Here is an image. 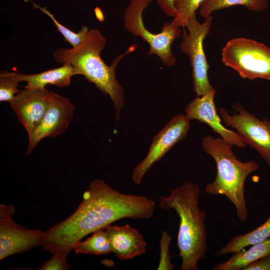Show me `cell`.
Returning <instances> with one entry per match:
<instances>
[{"mask_svg": "<svg viewBox=\"0 0 270 270\" xmlns=\"http://www.w3.org/2000/svg\"><path fill=\"white\" fill-rule=\"evenodd\" d=\"M155 206V202L146 196L124 194L102 179L94 180L77 209L45 232L40 246L52 254L59 252L68 256L86 235L122 218H150Z\"/></svg>", "mask_w": 270, "mask_h": 270, "instance_id": "6da1fadb", "label": "cell"}, {"mask_svg": "<svg viewBox=\"0 0 270 270\" xmlns=\"http://www.w3.org/2000/svg\"><path fill=\"white\" fill-rule=\"evenodd\" d=\"M152 0H130L124 10V24L126 30L136 36L141 37L148 43L149 54H156L166 66H172L176 59L172 50V42L182 34L179 26L171 22L165 23L161 32L153 34L144 25L143 13Z\"/></svg>", "mask_w": 270, "mask_h": 270, "instance_id": "5b68a950", "label": "cell"}, {"mask_svg": "<svg viewBox=\"0 0 270 270\" xmlns=\"http://www.w3.org/2000/svg\"><path fill=\"white\" fill-rule=\"evenodd\" d=\"M200 190L198 184L186 181L172 188L168 196L156 198L159 207L174 210L178 214L179 227L177 238L181 270H198V262L208 250L206 212L200 206Z\"/></svg>", "mask_w": 270, "mask_h": 270, "instance_id": "7a4b0ae2", "label": "cell"}, {"mask_svg": "<svg viewBox=\"0 0 270 270\" xmlns=\"http://www.w3.org/2000/svg\"><path fill=\"white\" fill-rule=\"evenodd\" d=\"M222 60L242 78L270 80V48L252 39L237 38L226 42Z\"/></svg>", "mask_w": 270, "mask_h": 270, "instance_id": "8992f818", "label": "cell"}, {"mask_svg": "<svg viewBox=\"0 0 270 270\" xmlns=\"http://www.w3.org/2000/svg\"><path fill=\"white\" fill-rule=\"evenodd\" d=\"M172 240V236L166 230L162 232L160 241V258L158 270H172L175 268L171 262V255L169 247Z\"/></svg>", "mask_w": 270, "mask_h": 270, "instance_id": "603a6c76", "label": "cell"}, {"mask_svg": "<svg viewBox=\"0 0 270 270\" xmlns=\"http://www.w3.org/2000/svg\"><path fill=\"white\" fill-rule=\"evenodd\" d=\"M76 254H106L112 252L110 242L105 229L93 232L86 240L76 242L73 246Z\"/></svg>", "mask_w": 270, "mask_h": 270, "instance_id": "d6986e66", "label": "cell"}, {"mask_svg": "<svg viewBox=\"0 0 270 270\" xmlns=\"http://www.w3.org/2000/svg\"><path fill=\"white\" fill-rule=\"evenodd\" d=\"M212 23V16L204 18L202 23L194 16L182 28V42L179 48L190 60L194 90L197 96H202L216 90L208 80L210 66L204 49V41L210 32Z\"/></svg>", "mask_w": 270, "mask_h": 270, "instance_id": "52a82bcc", "label": "cell"}, {"mask_svg": "<svg viewBox=\"0 0 270 270\" xmlns=\"http://www.w3.org/2000/svg\"><path fill=\"white\" fill-rule=\"evenodd\" d=\"M190 120L186 114H178L154 137L147 156L133 170L132 180L136 184H140L152 164L186 136Z\"/></svg>", "mask_w": 270, "mask_h": 270, "instance_id": "30bf717a", "label": "cell"}, {"mask_svg": "<svg viewBox=\"0 0 270 270\" xmlns=\"http://www.w3.org/2000/svg\"><path fill=\"white\" fill-rule=\"evenodd\" d=\"M14 204L0 206V260L40 246L44 232L30 230L16 222Z\"/></svg>", "mask_w": 270, "mask_h": 270, "instance_id": "9c48e42d", "label": "cell"}, {"mask_svg": "<svg viewBox=\"0 0 270 270\" xmlns=\"http://www.w3.org/2000/svg\"><path fill=\"white\" fill-rule=\"evenodd\" d=\"M80 74L78 70L69 63H64L60 67L40 73L24 74H22V82H26V88H42L48 84L64 88L70 84L72 77Z\"/></svg>", "mask_w": 270, "mask_h": 270, "instance_id": "9a60e30c", "label": "cell"}, {"mask_svg": "<svg viewBox=\"0 0 270 270\" xmlns=\"http://www.w3.org/2000/svg\"><path fill=\"white\" fill-rule=\"evenodd\" d=\"M52 92L45 88H26L9 102L28 138L40 125L52 100Z\"/></svg>", "mask_w": 270, "mask_h": 270, "instance_id": "8fae6325", "label": "cell"}, {"mask_svg": "<svg viewBox=\"0 0 270 270\" xmlns=\"http://www.w3.org/2000/svg\"><path fill=\"white\" fill-rule=\"evenodd\" d=\"M106 44V38L98 30H88L84 40L76 47L60 48L53 54L59 63H69L77 68L90 82L94 84L104 94L108 95L116 110L117 121L124 103V93L116 76V70L120 60L133 52L137 46L132 45L108 66L102 59L100 53Z\"/></svg>", "mask_w": 270, "mask_h": 270, "instance_id": "3957f363", "label": "cell"}, {"mask_svg": "<svg viewBox=\"0 0 270 270\" xmlns=\"http://www.w3.org/2000/svg\"><path fill=\"white\" fill-rule=\"evenodd\" d=\"M268 4L267 0H204L198 12L206 18L215 11L236 6H242L255 12H263L266 8Z\"/></svg>", "mask_w": 270, "mask_h": 270, "instance_id": "ac0fdd59", "label": "cell"}, {"mask_svg": "<svg viewBox=\"0 0 270 270\" xmlns=\"http://www.w3.org/2000/svg\"><path fill=\"white\" fill-rule=\"evenodd\" d=\"M204 150L214 160L216 174L214 180L205 186V192L226 196L234 205L238 218L242 222L248 217L244 196L246 178L258 168L259 163L254 160L242 162L234 154L233 146L222 138L208 135L202 142Z\"/></svg>", "mask_w": 270, "mask_h": 270, "instance_id": "277c9868", "label": "cell"}, {"mask_svg": "<svg viewBox=\"0 0 270 270\" xmlns=\"http://www.w3.org/2000/svg\"><path fill=\"white\" fill-rule=\"evenodd\" d=\"M67 256L62 252H55L52 257L38 268V270H68L71 266L66 261Z\"/></svg>", "mask_w": 270, "mask_h": 270, "instance_id": "cb8c5ba5", "label": "cell"}, {"mask_svg": "<svg viewBox=\"0 0 270 270\" xmlns=\"http://www.w3.org/2000/svg\"><path fill=\"white\" fill-rule=\"evenodd\" d=\"M105 230L110 242L112 252L120 260H127L146 252L147 243L142 236L130 225H110Z\"/></svg>", "mask_w": 270, "mask_h": 270, "instance_id": "5bb4252c", "label": "cell"}, {"mask_svg": "<svg viewBox=\"0 0 270 270\" xmlns=\"http://www.w3.org/2000/svg\"><path fill=\"white\" fill-rule=\"evenodd\" d=\"M270 238V215L262 225L251 232L236 236L219 250L216 256L235 253L248 246H252Z\"/></svg>", "mask_w": 270, "mask_h": 270, "instance_id": "e0dca14e", "label": "cell"}, {"mask_svg": "<svg viewBox=\"0 0 270 270\" xmlns=\"http://www.w3.org/2000/svg\"><path fill=\"white\" fill-rule=\"evenodd\" d=\"M232 108V115L224 108L220 113L224 124L236 129L244 142L254 148L265 160L270 172V119L260 120L246 111L239 103Z\"/></svg>", "mask_w": 270, "mask_h": 270, "instance_id": "ba28073f", "label": "cell"}, {"mask_svg": "<svg viewBox=\"0 0 270 270\" xmlns=\"http://www.w3.org/2000/svg\"><path fill=\"white\" fill-rule=\"evenodd\" d=\"M204 0H174V5L176 14L171 23L179 27H185L188 20L196 16L198 10Z\"/></svg>", "mask_w": 270, "mask_h": 270, "instance_id": "ffe728a7", "label": "cell"}, {"mask_svg": "<svg viewBox=\"0 0 270 270\" xmlns=\"http://www.w3.org/2000/svg\"><path fill=\"white\" fill-rule=\"evenodd\" d=\"M244 270H270V253L250 264Z\"/></svg>", "mask_w": 270, "mask_h": 270, "instance_id": "d4e9b609", "label": "cell"}, {"mask_svg": "<svg viewBox=\"0 0 270 270\" xmlns=\"http://www.w3.org/2000/svg\"><path fill=\"white\" fill-rule=\"evenodd\" d=\"M75 110L68 98L52 92L50 104L42 122L28 138L26 155L30 154L42 140L56 137L65 132L74 117Z\"/></svg>", "mask_w": 270, "mask_h": 270, "instance_id": "7c38bea8", "label": "cell"}, {"mask_svg": "<svg viewBox=\"0 0 270 270\" xmlns=\"http://www.w3.org/2000/svg\"><path fill=\"white\" fill-rule=\"evenodd\" d=\"M22 73L18 71L2 70L0 73V101L10 102L20 92L19 83L22 82Z\"/></svg>", "mask_w": 270, "mask_h": 270, "instance_id": "44dd1931", "label": "cell"}, {"mask_svg": "<svg viewBox=\"0 0 270 270\" xmlns=\"http://www.w3.org/2000/svg\"><path fill=\"white\" fill-rule=\"evenodd\" d=\"M270 253V238L252 245L248 250L242 248L234 253L226 261L214 266L213 270H244L250 264Z\"/></svg>", "mask_w": 270, "mask_h": 270, "instance_id": "2e32d148", "label": "cell"}, {"mask_svg": "<svg viewBox=\"0 0 270 270\" xmlns=\"http://www.w3.org/2000/svg\"><path fill=\"white\" fill-rule=\"evenodd\" d=\"M216 90L192 100L186 108V115L190 120H198L207 124L220 138L232 146L246 147L242 137L236 132L225 128L217 113L214 102Z\"/></svg>", "mask_w": 270, "mask_h": 270, "instance_id": "4fadbf2b", "label": "cell"}, {"mask_svg": "<svg viewBox=\"0 0 270 270\" xmlns=\"http://www.w3.org/2000/svg\"><path fill=\"white\" fill-rule=\"evenodd\" d=\"M33 4L34 8H38L52 20L57 30L63 36L65 40L68 42L72 47L76 46L84 40L89 30L88 27L82 26L78 32H74L57 21L54 15L48 10L46 8H42L35 4Z\"/></svg>", "mask_w": 270, "mask_h": 270, "instance_id": "7402d4cb", "label": "cell"}, {"mask_svg": "<svg viewBox=\"0 0 270 270\" xmlns=\"http://www.w3.org/2000/svg\"><path fill=\"white\" fill-rule=\"evenodd\" d=\"M174 0H156V2L163 10L168 16L174 18L176 14V12L174 5Z\"/></svg>", "mask_w": 270, "mask_h": 270, "instance_id": "484cf974", "label": "cell"}]
</instances>
